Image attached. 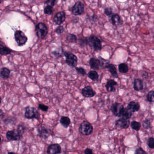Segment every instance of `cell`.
Masks as SVG:
<instances>
[{"label":"cell","mask_w":154,"mask_h":154,"mask_svg":"<svg viewBox=\"0 0 154 154\" xmlns=\"http://www.w3.org/2000/svg\"><path fill=\"white\" fill-rule=\"evenodd\" d=\"M54 11V8L52 6L49 5H47L44 8V13L46 15H51L53 13Z\"/></svg>","instance_id":"f546056e"},{"label":"cell","mask_w":154,"mask_h":154,"mask_svg":"<svg viewBox=\"0 0 154 154\" xmlns=\"http://www.w3.org/2000/svg\"><path fill=\"white\" fill-rule=\"evenodd\" d=\"M61 152L62 148L61 146L57 143L49 145L47 150V154H61Z\"/></svg>","instance_id":"30bf717a"},{"label":"cell","mask_w":154,"mask_h":154,"mask_svg":"<svg viewBox=\"0 0 154 154\" xmlns=\"http://www.w3.org/2000/svg\"><path fill=\"white\" fill-rule=\"evenodd\" d=\"M52 54L56 57H63V50L62 48H59L57 50H55L52 52Z\"/></svg>","instance_id":"1f68e13d"},{"label":"cell","mask_w":154,"mask_h":154,"mask_svg":"<svg viewBox=\"0 0 154 154\" xmlns=\"http://www.w3.org/2000/svg\"><path fill=\"white\" fill-rule=\"evenodd\" d=\"M118 69L119 72L121 73H126L129 70L128 66L125 63H122L119 64Z\"/></svg>","instance_id":"484cf974"},{"label":"cell","mask_w":154,"mask_h":154,"mask_svg":"<svg viewBox=\"0 0 154 154\" xmlns=\"http://www.w3.org/2000/svg\"><path fill=\"white\" fill-rule=\"evenodd\" d=\"M135 154H148L146 151L144 150L141 148H139L136 149L135 151Z\"/></svg>","instance_id":"60d3db41"},{"label":"cell","mask_w":154,"mask_h":154,"mask_svg":"<svg viewBox=\"0 0 154 154\" xmlns=\"http://www.w3.org/2000/svg\"><path fill=\"white\" fill-rule=\"evenodd\" d=\"M64 29L63 26H59L55 30V32L56 33L57 35H60L63 32Z\"/></svg>","instance_id":"8d00e7d4"},{"label":"cell","mask_w":154,"mask_h":154,"mask_svg":"<svg viewBox=\"0 0 154 154\" xmlns=\"http://www.w3.org/2000/svg\"><path fill=\"white\" fill-rule=\"evenodd\" d=\"M84 154H93V152L92 149H91L87 148L85 149V150H84Z\"/></svg>","instance_id":"7bdbcfd3"},{"label":"cell","mask_w":154,"mask_h":154,"mask_svg":"<svg viewBox=\"0 0 154 154\" xmlns=\"http://www.w3.org/2000/svg\"><path fill=\"white\" fill-rule=\"evenodd\" d=\"M104 13L108 17H111L113 15V11L111 8H107L104 9Z\"/></svg>","instance_id":"836d02e7"},{"label":"cell","mask_w":154,"mask_h":154,"mask_svg":"<svg viewBox=\"0 0 154 154\" xmlns=\"http://www.w3.org/2000/svg\"><path fill=\"white\" fill-rule=\"evenodd\" d=\"M25 117L28 119H35L39 121L40 115L37 109L35 107L27 106L25 108Z\"/></svg>","instance_id":"7a4b0ae2"},{"label":"cell","mask_w":154,"mask_h":154,"mask_svg":"<svg viewBox=\"0 0 154 154\" xmlns=\"http://www.w3.org/2000/svg\"><path fill=\"white\" fill-rule=\"evenodd\" d=\"M147 145L150 149H154V138L149 137L147 140Z\"/></svg>","instance_id":"e575fe53"},{"label":"cell","mask_w":154,"mask_h":154,"mask_svg":"<svg viewBox=\"0 0 154 154\" xmlns=\"http://www.w3.org/2000/svg\"><path fill=\"white\" fill-rule=\"evenodd\" d=\"M118 85V83L117 82L114 80H109L106 83L105 85V88L107 91L109 92H114L116 90L115 86Z\"/></svg>","instance_id":"2e32d148"},{"label":"cell","mask_w":154,"mask_h":154,"mask_svg":"<svg viewBox=\"0 0 154 154\" xmlns=\"http://www.w3.org/2000/svg\"><path fill=\"white\" fill-rule=\"evenodd\" d=\"M105 68L110 72L112 77L115 78H118L119 75L117 72V69L114 65L112 64H109L105 66Z\"/></svg>","instance_id":"ffe728a7"},{"label":"cell","mask_w":154,"mask_h":154,"mask_svg":"<svg viewBox=\"0 0 154 154\" xmlns=\"http://www.w3.org/2000/svg\"><path fill=\"white\" fill-rule=\"evenodd\" d=\"M111 21L113 26H119L123 23L122 20L118 14H114L111 17Z\"/></svg>","instance_id":"d6986e66"},{"label":"cell","mask_w":154,"mask_h":154,"mask_svg":"<svg viewBox=\"0 0 154 154\" xmlns=\"http://www.w3.org/2000/svg\"><path fill=\"white\" fill-rule=\"evenodd\" d=\"M60 122L64 128H67L71 124V120L69 117L62 116L60 119Z\"/></svg>","instance_id":"cb8c5ba5"},{"label":"cell","mask_w":154,"mask_h":154,"mask_svg":"<svg viewBox=\"0 0 154 154\" xmlns=\"http://www.w3.org/2000/svg\"><path fill=\"white\" fill-rule=\"evenodd\" d=\"M17 130L20 133L22 134H24L26 131V128L24 125H22V124H20L17 127Z\"/></svg>","instance_id":"74e56055"},{"label":"cell","mask_w":154,"mask_h":154,"mask_svg":"<svg viewBox=\"0 0 154 154\" xmlns=\"http://www.w3.org/2000/svg\"><path fill=\"white\" fill-rule=\"evenodd\" d=\"M13 52L12 50L7 47L2 42L0 45V54L2 56H6L10 54L11 52Z\"/></svg>","instance_id":"44dd1931"},{"label":"cell","mask_w":154,"mask_h":154,"mask_svg":"<svg viewBox=\"0 0 154 154\" xmlns=\"http://www.w3.org/2000/svg\"><path fill=\"white\" fill-rule=\"evenodd\" d=\"M127 108L133 113L138 111L140 108V105L139 103L131 101L128 104Z\"/></svg>","instance_id":"ac0fdd59"},{"label":"cell","mask_w":154,"mask_h":154,"mask_svg":"<svg viewBox=\"0 0 154 154\" xmlns=\"http://www.w3.org/2000/svg\"><path fill=\"white\" fill-rule=\"evenodd\" d=\"M57 2V1H54V0H49V1H46L45 4L47 5H49V6H52L54 7V6L55 5L56 3Z\"/></svg>","instance_id":"b9f144b4"},{"label":"cell","mask_w":154,"mask_h":154,"mask_svg":"<svg viewBox=\"0 0 154 154\" xmlns=\"http://www.w3.org/2000/svg\"><path fill=\"white\" fill-rule=\"evenodd\" d=\"M130 123L128 120L120 119L115 122V126L121 129H127L129 127Z\"/></svg>","instance_id":"9a60e30c"},{"label":"cell","mask_w":154,"mask_h":154,"mask_svg":"<svg viewBox=\"0 0 154 154\" xmlns=\"http://www.w3.org/2000/svg\"><path fill=\"white\" fill-rule=\"evenodd\" d=\"M133 89L137 91H142L144 88L143 81L139 79H135L133 83Z\"/></svg>","instance_id":"e0dca14e"},{"label":"cell","mask_w":154,"mask_h":154,"mask_svg":"<svg viewBox=\"0 0 154 154\" xmlns=\"http://www.w3.org/2000/svg\"><path fill=\"white\" fill-rule=\"evenodd\" d=\"M36 35L39 39L45 38L48 33V29L45 24L40 22L35 26Z\"/></svg>","instance_id":"277c9868"},{"label":"cell","mask_w":154,"mask_h":154,"mask_svg":"<svg viewBox=\"0 0 154 154\" xmlns=\"http://www.w3.org/2000/svg\"><path fill=\"white\" fill-rule=\"evenodd\" d=\"M3 115H4V112H3L2 110L1 109V110H0V117H1V119H2V118H3Z\"/></svg>","instance_id":"ee69618b"},{"label":"cell","mask_w":154,"mask_h":154,"mask_svg":"<svg viewBox=\"0 0 154 154\" xmlns=\"http://www.w3.org/2000/svg\"><path fill=\"white\" fill-rule=\"evenodd\" d=\"M142 125H143V128L145 129H148L150 128L151 127V122L150 120L148 119H146L142 122Z\"/></svg>","instance_id":"d6a6232c"},{"label":"cell","mask_w":154,"mask_h":154,"mask_svg":"<svg viewBox=\"0 0 154 154\" xmlns=\"http://www.w3.org/2000/svg\"><path fill=\"white\" fill-rule=\"evenodd\" d=\"M124 109L123 105L121 103H115L112 104L110 107V110L113 115L116 117H120L122 109Z\"/></svg>","instance_id":"8fae6325"},{"label":"cell","mask_w":154,"mask_h":154,"mask_svg":"<svg viewBox=\"0 0 154 154\" xmlns=\"http://www.w3.org/2000/svg\"><path fill=\"white\" fill-rule=\"evenodd\" d=\"M66 40L69 43H75L77 41V37L74 34H69L66 37Z\"/></svg>","instance_id":"f1b7e54d"},{"label":"cell","mask_w":154,"mask_h":154,"mask_svg":"<svg viewBox=\"0 0 154 154\" xmlns=\"http://www.w3.org/2000/svg\"><path fill=\"white\" fill-rule=\"evenodd\" d=\"M88 76L92 81H98L99 78V74L96 71H91L88 73Z\"/></svg>","instance_id":"d4e9b609"},{"label":"cell","mask_w":154,"mask_h":154,"mask_svg":"<svg viewBox=\"0 0 154 154\" xmlns=\"http://www.w3.org/2000/svg\"><path fill=\"white\" fill-rule=\"evenodd\" d=\"M8 154H17L15 152H8Z\"/></svg>","instance_id":"f6af8a7d"},{"label":"cell","mask_w":154,"mask_h":154,"mask_svg":"<svg viewBox=\"0 0 154 154\" xmlns=\"http://www.w3.org/2000/svg\"><path fill=\"white\" fill-rule=\"evenodd\" d=\"M132 115V112L129 110L128 108H124L122 109L121 113V119H124L125 120H128L131 118Z\"/></svg>","instance_id":"7402d4cb"},{"label":"cell","mask_w":154,"mask_h":154,"mask_svg":"<svg viewBox=\"0 0 154 154\" xmlns=\"http://www.w3.org/2000/svg\"><path fill=\"white\" fill-rule=\"evenodd\" d=\"M85 6L81 2L78 1L75 3L72 8V13L75 16H81L84 13Z\"/></svg>","instance_id":"9c48e42d"},{"label":"cell","mask_w":154,"mask_h":154,"mask_svg":"<svg viewBox=\"0 0 154 154\" xmlns=\"http://www.w3.org/2000/svg\"><path fill=\"white\" fill-rule=\"evenodd\" d=\"M82 94L86 98H92L95 96L96 93L91 86H85L82 89Z\"/></svg>","instance_id":"5bb4252c"},{"label":"cell","mask_w":154,"mask_h":154,"mask_svg":"<svg viewBox=\"0 0 154 154\" xmlns=\"http://www.w3.org/2000/svg\"><path fill=\"white\" fill-rule=\"evenodd\" d=\"M147 100L149 103L154 102V91L152 90L148 93L146 95Z\"/></svg>","instance_id":"4dcf8cb0"},{"label":"cell","mask_w":154,"mask_h":154,"mask_svg":"<svg viewBox=\"0 0 154 154\" xmlns=\"http://www.w3.org/2000/svg\"><path fill=\"white\" fill-rule=\"evenodd\" d=\"M16 120H15V119L13 118H10V119H7L4 120V123L6 124H14L16 123Z\"/></svg>","instance_id":"ab89813d"},{"label":"cell","mask_w":154,"mask_h":154,"mask_svg":"<svg viewBox=\"0 0 154 154\" xmlns=\"http://www.w3.org/2000/svg\"><path fill=\"white\" fill-rule=\"evenodd\" d=\"M11 71L7 67H2L0 71V76L2 79H7L9 77Z\"/></svg>","instance_id":"603a6c76"},{"label":"cell","mask_w":154,"mask_h":154,"mask_svg":"<svg viewBox=\"0 0 154 154\" xmlns=\"http://www.w3.org/2000/svg\"><path fill=\"white\" fill-rule=\"evenodd\" d=\"M15 39L17 45L19 47L23 46L26 45L28 41V38L23 31L18 30L15 32Z\"/></svg>","instance_id":"5b68a950"},{"label":"cell","mask_w":154,"mask_h":154,"mask_svg":"<svg viewBox=\"0 0 154 154\" xmlns=\"http://www.w3.org/2000/svg\"><path fill=\"white\" fill-rule=\"evenodd\" d=\"M63 55L66 57V63L71 67H76L78 63L77 57L70 52H64Z\"/></svg>","instance_id":"8992f818"},{"label":"cell","mask_w":154,"mask_h":154,"mask_svg":"<svg viewBox=\"0 0 154 154\" xmlns=\"http://www.w3.org/2000/svg\"><path fill=\"white\" fill-rule=\"evenodd\" d=\"M38 107L40 110L44 112L48 111V109H49L48 106H46V105H45L44 104H42V103L38 104Z\"/></svg>","instance_id":"f35d334b"},{"label":"cell","mask_w":154,"mask_h":154,"mask_svg":"<svg viewBox=\"0 0 154 154\" xmlns=\"http://www.w3.org/2000/svg\"><path fill=\"white\" fill-rule=\"evenodd\" d=\"M75 70L77 71V73L79 74L82 75H85L86 74V71L85 70L84 68L82 67H75Z\"/></svg>","instance_id":"d590c367"},{"label":"cell","mask_w":154,"mask_h":154,"mask_svg":"<svg viewBox=\"0 0 154 154\" xmlns=\"http://www.w3.org/2000/svg\"><path fill=\"white\" fill-rule=\"evenodd\" d=\"M131 127L132 129L134 130L138 131L141 128V124L139 122L136 121H133L131 123Z\"/></svg>","instance_id":"83f0119b"},{"label":"cell","mask_w":154,"mask_h":154,"mask_svg":"<svg viewBox=\"0 0 154 154\" xmlns=\"http://www.w3.org/2000/svg\"><path fill=\"white\" fill-rule=\"evenodd\" d=\"M79 131L80 133L85 136H89L93 132V127L90 122L84 121L80 124Z\"/></svg>","instance_id":"3957f363"},{"label":"cell","mask_w":154,"mask_h":154,"mask_svg":"<svg viewBox=\"0 0 154 154\" xmlns=\"http://www.w3.org/2000/svg\"><path fill=\"white\" fill-rule=\"evenodd\" d=\"M38 135L41 138L46 139L51 134V131L44 125H39L37 127Z\"/></svg>","instance_id":"ba28073f"},{"label":"cell","mask_w":154,"mask_h":154,"mask_svg":"<svg viewBox=\"0 0 154 154\" xmlns=\"http://www.w3.org/2000/svg\"><path fill=\"white\" fill-rule=\"evenodd\" d=\"M89 64L91 69L95 70H100V68L103 65V63L100 59L92 57L89 60Z\"/></svg>","instance_id":"7c38bea8"},{"label":"cell","mask_w":154,"mask_h":154,"mask_svg":"<svg viewBox=\"0 0 154 154\" xmlns=\"http://www.w3.org/2000/svg\"><path fill=\"white\" fill-rule=\"evenodd\" d=\"M88 45L94 51H99L102 48V41L98 37L94 35L90 36L88 38Z\"/></svg>","instance_id":"6da1fadb"},{"label":"cell","mask_w":154,"mask_h":154,"mask_svg":"<svg viewBox=\"0 0 154 154\" xmlns=\"http://www.w3.org/2000/svg\"><path fill=\"white\" fill-rule=\"evenodd\" d=\"M78 44L80 46L85 47L88 45V39L86 37L82 38L77 40Z\"/></svg>","instance_id":"4316f807"},{"label":"cell","mask_w":154,"mask_h":154,"mask_svg":"<svg viewBox=\"0 0 154 154\" xmlns=\"http://www.w3.org/2000/svg\"><path fill=\"white\" fill-rule=\"evenodd\" d=\"M66 20V13L64 11H59L55 15L54 18V21L57 25H61L63 24Z\"/></svg>","instance_id":"4fadbf2b"},{"label":"cell","mask_w":154,"mask_h":154,"mask_svg":"<svg viewBox=\"0 0 154 154\" xmlns=\"http://www.w3.org/2000/svg\"><path fill=\"white\" fill-rule=\"evenodd\" d=\"M6 138L10 141H18L23 137V134L20 133L17 130L9 131L6 133Z\"/></svg>","instance_id":"52a82bcc"}]
</instances>
